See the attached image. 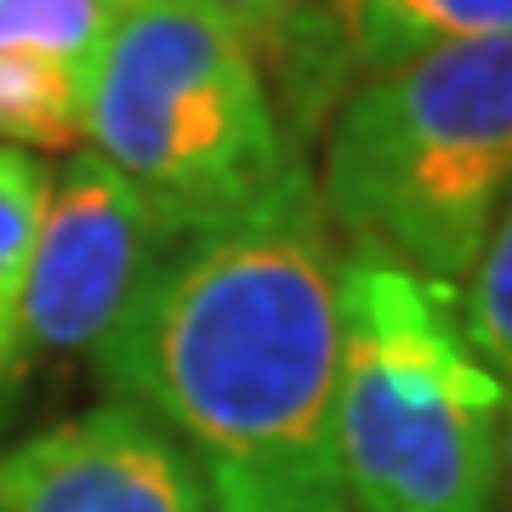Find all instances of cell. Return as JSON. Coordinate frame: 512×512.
<instances>
[{
    "label": "cell",
    "mask_w": 512,
    "mask_h": 512,
    "mask_svg": "<svg viewBox=\"0 0 512 512\" xmlns=\"http://www.w3.org/2000/svg\"><path fill=\"white\" fill-rule=\"evenodd\" d=\"M46 188L52 177L35 154L0 143V404L23 370V285H29Z\"/></svg>",
    "instance_id": "30bf717a"
},
{
    "label": "cell",
    "mask_w": 512,
    "mask_h": 512,
    "mask_svg": "<svg viewBox=\"0 0 512 512\" xmlns=\"http://www.w3.org/2000/svg\"><path fill=\"white\" fill-rule=\"evenodd\" d=\"M313 183L342 245L461 291L512 188V35L353 80L325 120Z\"/></svg>",
    "instance_id": "7a4b0ae2"
},
{
    "label": "cell",
    "mask_w": 512,
    "mask_h": 512,
    "mask_svg": "<svg viewBox=\"0 0 512 512\" xmlns=\"http://www.w3.org/2000/svg\"><path fill=\"white\" fill-rule=\"evenodd\" d=\"M0 512H217V501L183 444L109 399L0 450Z\"/></svg>",
    "instance_id": "8992f818"
},
{
    "label": "cell",
    "mask_w": 512,
    "mask_h": 512,
    "mask_svg": "<svg viewBox=\"0 0 512 512\" xmlns=\"http://www.w3.org/2000/svg\"><path fill=\"white\" fill-rule=\"evenodd\" d=\"M92 370L114 404L183 444L217 512H348L342 239L313 165L245 217L177 239Z\"/></svg>",
    "instance_id": "6da1fadb"
},
{
    "label": "cell",
    "mask_w": 512,
    "mask_h": 512,
    "mask_svg": "<svg viewBox=\"0 0 512 512\" xmlns=\"http://www.w3.org/2000/svg\"><path fill=\"white\" fill-rule=\"evenodd\" d=\"M80 143L177 239L256 211L308 165L256 52L200 0H126L92 69Z\"/></svg>",
    "instance_id": "277c9868"
},
{
    "label": "cell",
    "mask_w": 512,
    "mask_h": 512,
    "mask_svg": "<svg viewBox=\"0 0 512 512\" xmlns=\"http://www.w3.org/2000/svg\"><path fill=\"white\" fill-rule=\"evenodd\" d=\"M92 69L57 52H0V143L74 148L86 131Z\"/></svg>",
    "instance_id": "9c48e42d"
},
{
    "label": "cell",
    "mask_w": 512,
    "mask_h": 512,
    "mask_svg": "<svg viewBox=\"0 0 512 512\" xmlns=\"http://www.w3.org/2000/svg\"><path fill=\"white\" fill-rule=\"evenodd\" d=\"M507 387L467 342L456 291L342 245L336 467L348 512H495Z\"/></svg>",
    "instance_id": "3957f363"
},
{
    "label": "cell",
    "mask_w": 512,
    "mask_h": 512,
    "mask_svg": "<svg viewBox=\"0 0 512 512\" xmlns=\"http://www.w3.org/2000/svg\"><path fill=\"white\" fill-rule=\"evenodd\" d=\"M200 6L217 12L256 52L285 126H291L296 143L308 148V137L325 126L330 109L348 92L336 46H330L325 0H200Z\"/></svg>",
    "instance_id": "52a82bcc"
},
{
    "label": "cell",
    "mask_w": 512,
    "mask_h": 512,
    "mask_svg": "<svg viewBox=\"0 0 512 512\" xmlns=\"http://www.w3.org/2000/svg\"><path fill=\"white\" fill-rule=\"evenodd\" d=\"M495 507L512 512V387H507V410H501V478H495Z\"/></svg>",
    "instance_id": "4fadbf2b"
},
{
    "label": "cell",
    "mask_w": 512,
    "mask_h": 512,
    "mask_svg": "<svg viewBox=\"0 0 512 512\" xmlns=\"http://www.w3.org/2000/svg\"><path fill=\"white\" fill-rule=\"evenodd\" d=\"M177 234L137 188L74 148L57 165L40 211L29 285H23V365L35 353H80L97 359L103 342L126 325L148 279L160 274Z\"/></svg>",
    "instance_id": "5b68a950"
},
{
    "label": "cell",
    "mask_w": 512,
    "mask_h": 512,
    "mask_svg": "<svg viewBox=\"0 0 512 512\" xmlns=\"http://www.w3.org/2000/svg\"><path fill=\"white\" fill-rule=\"evenodd\" d=\"M456 308L478 359L495 370L501 387H512V188L495 211L484 245H478L467 279H461Z\"/></svg>",
    "instance_id": "8fae6325"
},
{
    "label": "cell",
    "mask_w": 512,
    "mask_h": 512,
    "mask_svg": "<svg viewBox=\"0 0 512 512\" xmlns=\"http://www.w3.org/2000/svg\"><path fill=\"white\" fill-rule=\"evenodd\" d=\"M342 80H365L461 40L512 35V0H325Z\"/></svg>",
    "instance_id": "ba28073f"
},
{
    "label": "cell",
    "mask_w": 512,
    "mask_h": 512,
    "mask_svg": "<svg viewBox=\"0 0 512 512\" xmlns=\"http://www.w3.org/2000/svg\"><path fill=\"white\" fill-rule=\"evenodd\" d=\"M126 0H0V52H57L97 69Z\"/></svg>",
    "instance_id": "7c38bea8"
}]
</instances>
